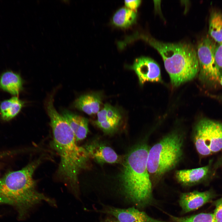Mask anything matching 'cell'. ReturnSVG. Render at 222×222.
<instances>
[{
    "label": "cell",
    "instance_id": "cell-17",
    "mask_svg": "<svg viewBox=\"0 0 222 222\" xmlns=\"http://www.w3.org/2000/svg\"><path fill=\"white\" fill-rule=\"evenodd\" d=\"M136 16V13L134 10L123 7L114 14L113 17V22L117 26L126 27L133 23Z\"/></svg>",
    "mask_w": 222,
    "mask_h": 222
},
{
    "label": "cell",
    "instance_id": "cell-16",
    "mask_svg": "<svg viewBox=\"0 0 222 222\" xmlns=\"http://www.w3.org/2000/svg\"><path fill=\"white\" fill-rule=\"evenodd\" d=\"M24 104V102L16 97L2 101L0 105V112L2 119L8 121L14 118L20 112Z\"/></svg>",
    "mask_w": 222,
    "mask_h": 222
},
{
    "label": "cell",
    "instance_id": "cell-9",
    "mask_svg": "<svg viewBox=\"0 0 222 222\" xmlns=\"http://www.w3.org/2000/svg\"><path fill=\"white\" fill-rule=\"evenodd\" d=\"M212 160L202 167L176 171L175 176L178 181L185 186H191L210 180L215 175L216 171Z\"/></svg>",
    "mask_w": 222,
    "mask_h": 222
},
{
    "label": "cell",
    "instance_id": "cell-11",
    "mask_svg": "<svg viewBox=\"0 0 222 222\" xmlns=\"http://www.w3.org/2000/svg\"><path fill=\"white\" fill-rule=\"evenodd\" d=\"M212 191L203 192L194 191L182 194L179 200V205L185 213L196 210L210 201L213 197Z\"/></svg>",
    "mask_w": 222,
    "mask_h": 222
},
{
    "label": "cell",
    "instance_id": "cell-20",
    "mask_svg": "<svg viewBox=\"0 0 222 222\" xmlns=\"http://www.w3.org/2000/svg\"><path fill=\"white\" fill-rule=\"evenodd\" d=\"M213 213H201L189 217L175 218L174 222H213Z\"/></svg>",
    "mask_w": 222,
    "mask_h": 222
},
{
    "label": "cell",
    "instance_id": "cell-6",
    "mask_svg": "<svg viewBox=\"0 0 222 222\" xmlns=\"http://www.w3.org/2000/svg\"><path fill=\"white\" fill-rule=\"evenodd\" d=\"M193 141L198 153L205 157L222 150V123L208 118L196 125Z\"/></svg>",
    "mask_w": 222,
    "mask_h": 222
},
{
    "label": "cell",
    "instance_id": "cell-14",
    "mask_svg": "<svg viewBox=\"0 0 222 222\" xmlns=\"http://www.w3.org/2000/svg\"><path fill=\"white\" fill-rule=\"evenodd\" d=\"M101 99L99 92L84 95L75 100L74 106L88 115L95 114L99 111Z\"/></svg>",
    "mask_w": 222,
    "mask_h": 222
},
{
    "label": "cell",
    "instance_id": "cell-22",
    "mask_svg": "<svg viewBox=\"0 0 222 222\" xmlns=\"http://www.w3.org/2000/svg\"><path fill=\"white\" fill-rule=\"evenodd\" d=\"M215 56L218 66L222 71V43L216 46Z\"/></svg>",
    "mask_w": 222,
    "mask_h": 222
},
{
    "label": "cell",
    "instance_id": "cell-5",
    "mask_svg": "<svg viewBox=\"0 0 222 222\" xmlns=\"http://www.w3.org/2000/svg\"><path fill=\"white\" fill-rule=\"evenodd\" d=\"M184 139L182 134L173 132L149 149L147 168L150 177L160 179L178 165L183 157Z\"/></svg>",
    "mask_w": 222,
    "mask_h": 222
},
{
    "label": "cell",
    "instance_id": "cell-23",
    "mask_svg": "<svg viewBox=\"0 0 222 222\" xmlns=\"http://www.w3.org/2000/svg\"><path fill=\"white\" fill-rule=\"evenodd\" d=\"M141 2L140 0H125V3L126 7L133 10L136 9L138 7Z\"/></svg>",
    "mask_w": 222,
    "mask_h": 222
},
{
    "label": "cell",
    "instance_id": "cell-13",
    "mask_svg": "<svg viewBox=\"0 0 222 222\" xmlns=\"http://www.w3.org/2000/svg\"><path fill=\"white\" fill-rule=\"evenodd\" d=\"M62 116L69 125L76 141L82 140L86 137L88 131L87 119L68 110L64 111Z\"/></svg>",
    "mask_w": 222,
    "mask_h": 222
},
{
    "label": "cell",
    "instance_id": "cell-2",
    "mask_svg": "<svg viewBox=\"0 0 222 222\" xmlns=\"http://www.w3.org/2000/svg\"><path fill=\"white\" fill-rule=\"evenodd\" d=\"M43 158L33 161L21 170L10 171L0 178V205L15 207L18 218L25 217L30 210L42 201L55 205V201L38 192L33 175Z\"/></svg>",
    "mask_w": 222,
    "mask_h": 222
},
{
    "label": "cell",
    "instance_id": "cell-19",
    "mask_svg": "<svg viewBox=\"0 0 222 222\" xmlns=\"http://www.w3.org/2000/svg\"><path fill=\"white\" fill-rule=\"evenodd\" d=\"M107 104L106 119L105 121L103 122H106L109 124L116 130L121 121V115L117 108L112 106L109 104L107 103Z\"/></svg>",
    "mask_w": 222,
    "mask_h": 222
},
{
    "label": "cell",
    "instance_id": "cell-4",
    "mask_svg": "<svg viewBox=\"0 0 222 222\" xmlns=\"http://www.w3.org/2000/svg\"><path fill=\"white\" fill-rule=\"evenodd\" d=\"M149 150L145 144L133 149L126 158L121 175L125 192L138 205H145L152 198V184L147 168Z\"/></svg>",
    "mask_w": 222,
    "mask_h": 222
},
{
    "label": "cell",
    "instance_id": "cell-3",
    "mask_svg": "<svg viewBox=\"0 0 222 222\" xmlns=\"http://www.w3.org/2000/svg\"><path fill=\"white\" fill-rule=\"evenodd\" d=\"M142 37L161 56L173 86L192 80L199 72L197 51L191 44L163 43L147 35Z\"/></svg>",
    "mask_w": 222,
    "mask_h": 222
},
{
    "label": "cell",
    "instance_id": "cell-15",
    "mask_svg": "<svg viewBox=\"0 0 222 222\" xmlns=\"http://www.w3.org/2000/svg\"><path fill=\"white\" fill-rule=\"evenodd\" d=\"M0 88L12 95H18L23 88L22 79L17 73L6 71L0 76Z\"/></svg>",
    "mask_w": 222,
    "mask_h": 222
},
{
    "label": "cell",
    "instance_id": "cell-21",
    "mask_svg": "<svg viewBox=\"0 0 222 222\" xmlns=\"http://www.w3.org/2000/svg\"><path fill=\"white\" fill-rule=\"evenodd\" d=\"M215 208L213 215L216 222H222V197L215 203Z\"/></svg>",
    "mask_w": 222,
    "mask_h": 222
},
{
    "label": "cell",
    "instance_id": "cell-7",
    "mask_svg": "<svg viewBox=\"0 0 222 222\" xmlns=\"http://www.w3.org/2000/svg\"><path fill=\"white\" fill-rule=\"evenodd\" d=\"M216 45L209 38L199 43L197 54L199 64V78L209 83H220L222 85V71L216 61L215 52Z\"/></svg>",
    "mask_w": 222,
    "mask_h": 222
},
{
    "label": "cell",
    "instance_id": "cell-10",
    "mask_svg": "<svg viewBox=\"0 0 222 222\" xmlns=\"http://www.w3.org/2000/svg\"><path fill=\"white\" fill-rule=\"evenodd\" d=\"M101 212L113 216L120 222H167L154 219L134 207L126 209L108 207Z\"/></svg>",
    "mask_w": 222,
    "mask_h": 222
},
{
    "label": "cell",
    "instance_id": "cell-12",
    "mask_svg": "<svg viewBox=\"0 0 222 222\" xmlns=\"http://www.w3.org/2000/svg\"><path fill=\"white\" fill-rule=\"evenodd\" d=\"M88 157L100 163H118L121 158L111 147L103 144L94 142L85 146Z\"/></svg>",
    "mask_w": 222,
    "mask_h": 222
},
{
    "label": "cell",
    "instance_id": "cell-24",
    "mask_svg": "<svg viewBox=\"0 0 222 222\" xmlns=\"http://www.w3.org/2000/svg\"><path fill=\"white\" fill-rule=\"evenodd\" d=\"M120 222L118 221H109V222Z\"/></svg>",
    "mask_w": 222,
    "mask_h": 222
},
{
    "label": "cell",
    "instance_id": "cell-8",
    "mask_svg": "<svg viewBox=\"0 0 222 222\" xmlns=\"http://www.w3.org/2000/svg\"><path fill=\"white\" fill-rule=\"evenodd\" d=\"M130 67L136 74L140 85H143L146 82L162 81L159 67L151 58L144 56L137 58Z\"/></svg>",
    "mask_w": 222,
    "mask_h": 222
},
{
    "label": "cell",
    "instance_id": "cell-18",
    "mask_svg": "<svg viewBox=\"0 0 222 222\" xmlns=\"http://www.w3.org/2000/svg\"><path fill=\"white\" fill-rule=\"evenodd\" d=\"M209 33L216 42L222 43V14L219 11L212 12L210 15Z\"/></svg>",
    "mask_w": 222,
    "mask_h": 222
},
{
    "label": "cell",
    "instance_id": "cell-1",
    "mask_svg": "<svg viewBox=\"0 0 222 222\" xmlns=\"http://www.w3.org/2000/svg\"><path fill=\"white\" fill-rule=\"evenodd\" d=\"M53 134L52 145L60 156L59 176L77 193L78 175L88 156L84 147L78 146L73 132L65 119L55 108L52 97L46 104Z\"/></svg>",
    "mask_w": 222,
    "mask_h": 222
}]
</instances>
